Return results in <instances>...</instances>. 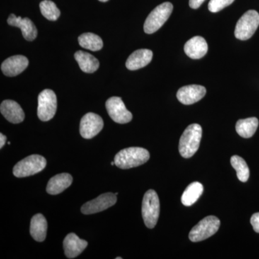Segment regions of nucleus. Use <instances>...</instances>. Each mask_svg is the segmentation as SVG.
I'll use <instances>...</instances> for the list:
<instances>
[{"label":"nucleus","instance_id":"f257e3e1","mask_svg":"<svg viewBox=\"0 0 259 259\" xmlns=\"http://www.w3.org/2000/svg\"><path fill=\"white\" fill-rule=\"evenodd\" d=\"M150 153L145 148L130 147L115 155V164L121 169H128L144 164L149 160Z\"/></svg>","mask_w":259,"mask_h":259},{"label":"nucleus","instance_id":"9d476101","mask_svg":"<svg viewBox=\"0 0 259 259\" xmlns=\"http://www.w3.org/2000/svg\"><path fill=\"white\" fill-rule=\"evenodd\" d=\"M103 126V120L100 115L89 112L83 116L80 122V134L83 139H93L102 131Z\"/></svg>","mask_w":259,"mask_h":259},{"label":"nucleus","instance_id":"412c9836","mask_svg":"<svg viewBox=\"0 0 259 259\" xmlns=\"http://www.w3.org/2000/svg\"><path fill=\"white\" fill-rule=\"evenodd\" d=\"M74 58L79 64L80 69L83 72L91 74L95 72L100 66V62L96 58L88 53L77 51L75 53Z\"/></svg>","mask_w":259,"mask_h":259},{"label":"nucleus","instance_id":"0eeeda50","mask_svg":"<svg viewBox=\"0 0 259 259\" xmlns=\"http://www.w3.org/2000/svg\"><path fill=\"white\" fill-rule=\"evenodd\" d=\"M221 226V221L215 216H207L199 221L191 230L189 238L192 242H199L207 239L217 233Z\"/></svg>","mask_w":259,"mask_h":259},{"label":"nucleus","instance_id":"ddd939ff","mask_svg":"<svg viewBox=\"0 0 259 259\" xmlns=\"http://www.w3.org/2000/svg\"><path fill=\"white\" fill-rule=\"evenodd\" d=\"M28 59L25 56L17 55L8 58L2 64L3 74L7 76H16L28 67Z\"/></svg>","mask_w":259,"mask_h":259},{"label":"nucleus","instance_id":"a878e982","mask_svg":"<svg viewBox=\"0 0 259 259\" xmlns=\"http://www.w3.org/2000/svg\"><path fill=\"white\" fill-rule=\"evenodd\" d=\"M40 10L41 14L47 20L55 21L60 17L61 12L56 7L55 3L51 0H44L40 3Z\"/></svg>","mask_w":259,"mask_h":259},{"label":"nucleus","instance_id":"a211bd4d","mask_svg":"<svg viewBox=\"0 0 259 259\" xmlns=\"http://www.w3.org/2000/svg\"><path fill=\"white\" fill-rule=\"evenodd\" d=\"M153 58V52L148 49H139L134 51L126 61V67L131 71L144 68L150 64Z\"/></svg>","mask_w":259,"mask_h":259},{"label":"nucleus","instance_id":"f8f14e48","mask_svg":"<svg viewBox=\"0 0 259 259\" xmlns=\"http://www.w3.org/2000/svg\"><path fill=\"white\" fill-rule=\"evenodd\" d=\"M205 95V88L193 84L181 88L177 92V97L181 103L190 105L202 100Z\"/></svg>","mask_w":259,"mask_h":259},{"label":"nucleus","instance_id":"aec40b11","mask_svg":"<svg viewBox=\"0 0 259 259\" xmlns=\"http://www.w3.org/2000/svg\"><path fill=\"white\" fill-rule=\"evenodd\" d=\"M48 224L47 219L42 214L34 215L30 222V233L35 241H45L47 235Z\"/></svg>","mask_w":259,"mask_h":259},{"label":"nucleus","instance_id":"cd10ccee","mask_svg":"<svg viewBox=\"0 0 259 259\" xmlns=\"http://www.w3.org/2000/svg\"><path fill=\"white\" fill-rule=\"evenodd\" d=\"M250 224L253 226L254 231L259 233V212L255 213L251 216Z\"/></svg>","mask_w":259,"mask_h":259},{"label":"nucleus","instance_id":"5701e85b","mask_svg":"<svg viewBox=\"0 0 259 259\" xmlns=\"http://www.w3.org/2000/svg\"><path fill=\"white\" fill-rule=\"evenodd\" d=\"M258 127V120L256 117L243 119L237 122L236 132L244 139H249L255 134Z\"/></svg>","mask_w":259,"mask_h":259},{"label":"nucleus","instance_id":"423d86ee","mask_svg":"<svg viewBox=\"0 0 259 259\" xmlns=\"http://www.w3.org/2000/svg\"><path fill=\"white\" fill-rule=\"evenodd\" d=\"M259 26V14L255 10H248L238 20L235 29V36L246 40L253 36Z\"/></svg>","mask_w":259,"mask_h":259},{"label":"nucleus","instance_id":"c85d7f7f","mask_svg":"<svg viewBox=\"0 0 259 259\" xmlns=\"http://www.w3.org/2000/svg\"><path fill=\"white\" fill-rule=\"evenodd\" d=\"M205 0H190V6L192 9H197Z\"/></svg>","mask_w":259,"mask_h":259},{"label":"nucleus","instance_id":"c756f323","mask_svg":"<svg viewBox=\"0 0 259 259\" xmlns=\"http://www.w3.org/2000/svg\"><path fill=\"white\" fill-rule=\"evenodd\" d=\"M7 141V137L3 134H0V148H3Z\"/></svg>","mask_w":259,"mask_h":259},{"label":"nucleus","instance_id":"6e6552de","mask_svg":"<svg viewBox=\"0 0 259 259\" xmlns=\"http://www.w3.org/2000/svg\"><path fill=\"white\" fill-rule=\"evenodd\" d=\"M57 109L56 94L51 90H44L38 96L37 117L40 120L47 122L54 117Z\"/></svg>","mask_w":259,"mask_h":259},{"label":"nucleus","instance_id":"bb28decb","mask_svg":"<svg viewBox=\"0 0 259 259\" xmlns=\"http://www.w3.org/2000/svg\"><path fill=\"white\" fill-rule=\"evenodd\" d=\"M235 0H210L208 9L211 13H218L226 7L229 6Z\"/></svg>","mask_w":259,"mask_h":259},{"label":"nucleus","instance_id":"7c9ffc66","mask_svg":"<svg viewBox=\"0 0 259 259\" xmlns=\"http://www.w3.org/2000/svg\"><path fill=\"white\" fill-rule=\"evenodd\" d=\"M100 2H103V3H105V2L108 1V0H99Z\"/></svg>","mask_w":259,"mask_h":259},{"label":"nucleus","instance_id":"9b49d317","mask_svg":"<svg viewBox=\"0 0 259 259\" xmlns=\"http://www.w3.org/2000/svg\"><path fill=\"white\" fill-rule=\"evenodd\" d=\"M117 199L115 194L111 192L102 194L97 198L83 204L81 208V212L84 214H92L102 212L112 207L117 202Z\"/></svg>","mask_w":259,"mask_h":259},{"label":"nucleus","instance_id":"39448f33","mask_svg":"<svg viewBox=\"0 0 259 259\" xmlns=\"http://www.w3.org/2000/svg\"><path fill=\"white\" fill-rule=\"evenodd\" d=\"M173 11V5L164 3L158 5L150 13L144 23V31L147 34H152L157 31L169 18Z\"/></svg>","mask_w":259,"mask_h":259},{"label":"nucleus","instance_id":"f03ea898","mask_svg":"<svg viewBox=\"0 0 259 259\" xmlns=\"http://www.w3.org/2000/svg\"><path fill=\"white\" fill-rule=\"evenodd\" d=\"M202 129L199 124H192L186 128L181 136L179 151L181 156L185 158L193 156L200 145Z\"/></svg>","mask_w":259,"mask_h":259},{"label":"nucleus","instance_id":"20e7f679","mask_svg":"<svg viewBox=\"0 0 259 259\" xmlns=\"http://www.w3.org/2000/svg\"><path fill=\"white\" fill-rule=\"evenodd\" d=\"M46 158L40 155H31L23 158L13 168V175L18 178H23L36 175L47 166Z\"/></svg>","mask_w":259,"mask_h":259},{"label":"nucleus","instance_id":"dca6fc26","mask_svg":"<svg viewBox=\"0 0 259 259\" xmlns=\"http://www.w3.org/2000/svg\"><path fill=\"white\" fill-rule=\"evenodd\" d=\"M0 111L6 120L12 123L18 124L25 119V113L18 102L7 100L2 102Z\"/></svg>","mask_w":259,"mask_h":259},{"label":"nucleus","instance_id":"4468645a","mask_svg":"<svg viewBox=\"0 0 259 259\" xmlns=\"http://www.w3.org/2000/svg\"><path fill=\"white\" fill-rule=\"evenodd\" d=\"M8 23L11 26L18 27L21 29L24 38L28 41H32L36 38L37 30L33 23L28 18H22L14 14L10 15Z\"/></svg>","mask_w":259,"mask_h":259},{"label":"nucleus","instance_id":"f3484780","mask_svg":"<svg viewBox=\"0 0 259 259\" xmlns=\"http://www.w3.org/2000/svg\"><path fill=\"white\" fill-rule=\"evenodd\" d=\"M185 52L192 59H202L208 51V46L205 39L201 36H195L186 42Z\"/></svg>","mask_w":259,"mask_h":259},{"label":"nucleus","instance_id":"2f4dec72","mask_svg":"<svg viewBox=\"0 0 259 259\" xmlns=\"http://www.w3.org/2000/svg\"><path fill=\"white\" fill-rule=\"evenodd\" d=\"M111 165H112V166H113V165H115V161L112 162Z\"/></svg>","mask_w":259,"mask_h":259},{"label":"nucleus","instance_id":"473e14b6","mask_svg":"<svg viewBox=\"0 0 259 259\" xmlns=\"http://www.w3.org/2000/svg\"><path fill=\"white\" fill-rule=\"evenodd\" d=\"M122 258H121V257H117V258H116V259H121Z\"/></svg>","mask_w":259,"mask_h":259},{"label":"nucleus","instance_id":"6ab92c4d","mask_svg":"<svg viewBox=\"0 0 259 259\" xmlns=\"http://www.w3.org/2000/svg\"><path fill=\"white\" fill-rule=\"evenodd\" d=\"M72 182V177L69 174L56 175L49 180L47 187V192L51 195L60 194L69 187Z\"/></svg>","mask_w":259,"mask_h":259},{"label":"nucleus","instance_id":"b1692460","mask_svg":"<svg viewBox=\"0 0 259 259\" xmlns=\"http://www.w3.org/2000/svg\"><path fill=\"white\" fill-rule=\"evenodd\" d=\"M78 40H79V45L81 47L90 51H100L103 47V42H102L101 37L95 34L91 33V32L82 34L80 35Z\"/></svg>","mask_w":259,"mask_h":259},{"label":"nucleus","instance_id":"1a4fd4ad","mask_svg":"<svg viewBox=\"0 0 259 259\" xmlns=\"http://www.w3.org/2000/svg\"><path fill=\"white\" fill-rule=\"evenodd\" d=\"M106 109L108 115L117 123L125 124L132 120V113L127 110L120 97L109 98L106 102Z\"/></svg>","mask_w":259,"mask_h":259},{"label":"nucleus","instance_id":"4be33fe9","mask_svg":"<svg viewBox=\"0 0 259 259\" xmlns=\"http://www.w3.org/2000/svg\"><path fill=\"white\" fill-rule=\"evenodd\" d=\"M203 185L199 182H194L190 184L182 194V199H181L182 204L187 207L192 205L198 200L200 196L203 193Z\"/></svg>","mask_w":259,"mask_h":259},{"label":"nucleus","instance_id":"2eb2a0df","mask_svg":"<svg viewBox=\"0 0 259 259\" xmlns=\"http://www.w3.org/2000/svg\"><path fill=\"white\" fill-rule=\"evenodd\" d=\"M64 253L68 258H74L81 254L88 247V243L84 240L80 239L74 233H69L64 238Z\"/></svg>","mask_w":259,"mask_h":259},{"label":"nucleus","instance_id":"393cba45","mask_svg":"<svg viewBox=\"0 0 259 259\" xmlns=\"http://www.w3.org/2000/svg\"><path fill=\"white\" fill-rule=\"evenodd\" d=\"M231 163L236 171L238 180L242 182H246L249 179L250 171L245 160L240 156H233L231 158Z\"/></svg>","mask_w":259,"mask_h":259},{"label":"nucleus","instance_id":"7ed1b4c3","mask_svg":"<svg viewBox=\"0 0 259 259\" xmlns=\"http://www.w3.org/2000/svg\"><path fill=\"white\" fill-rule=\"evenodd\" d=\"M160 214V202L154 190L147 191L142 202V216L145 225L150 229L156 226Z\"/></svg>","mask_w":259,"mask_h":259}]
</instances>
